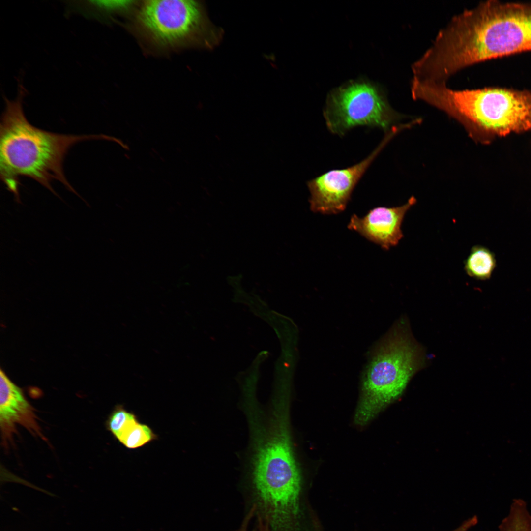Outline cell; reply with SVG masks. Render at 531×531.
I'll list each match as a JSON object with an SVG mask.
<instances>
[{
    "mask_svg": "<svg viewBox=\"0 0 531 531\" xmlns=\"http://www.w3.org/2000/svg\"><path fill=\"white\" fill-rule=\"evenodd\" d=\"M531 50V4L489 0L453 16L428 50L435 72L448 79L486 60Z\"/></svg>",
    "mask_w": 531,
    "mask_h": 531,
    "instance_id": "6da1fadb",
    "label": "cell"
},
{
    "mask_svg": "<svg viewBox=\"0 0 531 531\" xmlns=\"http://www.w3.org/2000/svg\"><path fill=\"white\" fill-rule=\"evenodd\" d=\"M252 393H246L240 405L249 432L244 472L256 499L273 507L288 506L300 499L302 486L289 396L279 392L262 405Z\"/></svg>",
    "mask_w": 531,
    "mask_h": 531,
    "instance_id": "7a4b0ae2",
    "label": "cell"
},
{
    "mask_svg": "<svg viewBox=\"0 0 531 531\" xmlns=\"http://www.w3.org/2000/svg\"><path fill=\"white\" fill-rule=\"evenodd\" d=\"M26 90L19 83L18 95L10 100L5 97V107L0 124V177L15 201L21 204L19 177L30 178L59 195L52 187L57 180L81 198L66 179L63 162L75 144L97 139L103 136L53 133L37 128L26 118L23 107Z\"/></svg>",
    "mask_w": 531,
    "mask_h": 531,
    "instance_id": "3957f363",
    "label": "cell"
},
{
    "mask_svg": "<svg viewBox=\"0 0 531 531\" xmlns=\"http://www.w3.org/2000/svg\"><path fill=\"white\" fill-rule=\"evenodd\" d=\"M420 97L459 121L472 138L483 143L531 129V92L527 90H456L445 82H429L421 87Z\"/></svg>",
    "mask_w": 531,
    "mask_h": 531,
    "instance_id": "277c9868",
    "label": "cell"
},
{
    "mask_svg": "<svg viewBox=\"0 0 531 531\" xmlns=\"http://www.w3.org/2000/svg\"><path fill=\"white\" fill-rule=\"evenodd\" d=\"M423 362L420 346L405 319L400 320L379 344L366 367L355 424L366 425L398 397Z\"/></svg>",
    "mask_w": 531,
    "mask_h": 531,
    "instance_id": "5b68a950",
    "label": "cell"
},
{
    "mask_svg": "<svg viewBox=\"0 0 531 531\" xmlns=\"http://www.w3.org/2000/svg\"><path fill=\"white\" fill-rule=\"evenodd\" d=\"M134 24L141 37L156 48L196 46L212 49L223 31L208 19L202 4L182 0H146L139 5Z\"/></svg>",
    "mask_w": 531,
    "mask_h": 531,
    "instance_id": "8992f818",
    "label": "cell"
},
{
    "mask_svg": "<svg viewBox=\"0 0 531 531\" xmlns=\"http://www.w3.org/2000/svg\"><path fill=\"white\" fill-rule=\"evenodd\" d=\"M323 115L328 130L341 136L359 126L391 130L399 116L381 87L365 79L349 81L330 91Z\"/></svg>",
    "mask_w": 531,
    "mask_h": 531,
    "instance_id": "52a82bcc",
    "label": "cell"
},
{
    "mask_svg": "<svg viewBox=\"0 0 531 531\" xmlns=\"http://www.w3.org/2000/svg\"><path fill=\"white\" fill-rule=\"evenodd\" d=\"M397 131L395 128L390 130L370 154L359 162L344 169L330 170L308 181L311 211L323 214L343 211L366 171Z\"/></svg>",
    "mask_w": 531,
    "mask_h": 531,
    "instance_id": "ba28073f",
    "label": "cell"
},
{
    "mask_svg": "<svg viewBox=\"0 0 531 531\" xmlns=\"http://www.w3.org/2000/svg\"><path fill=\"white\" fill-rule=\"evenodd\" d=\"M416 203L415 198L412 196L402 206L376 207L362 217L353 214L347 227L382 249L388 250L398 245L404 237L402 223L408 211Z\"/></svg>",
    "mask_w": 531,
    "mask_h": 531,
    "instance_id": "9c48e42d",
    "label": "cell"
},
{
    "mask_svg": "<svg viewBox=\"0 0 531 531\" xmlns=\"http://www.w3.org/2000/svg\"><path fill=\"white\" fill-rule=\"evenodd\" d=\"M0 425L4 442L11 441L17 425L32 435L45 439L32 406L22 390L1 369L0 372Z\"/></svg>",
    "mask_w": 531,
    "mask_h": 531,
    "instance_id": "30bf717a",
    "label": "cell"
},
{
    "mask_svg": "<svg viewBox=\"0 0 531 531\" xmlns=\"http://www.w3.org/2000/svg\"><path fill=\"white\" fill-rule=\"evenodd\" d=\"M496 265L494 253L486 247L476 245L472 247L464 261V270L471 277L486 280L491 277Z\"/></svg>",
    "mask_w": 531,
    "mask_h": 531,
    "instance_id": "8fae6325",
    "label": "cell"
},
{
    "mask_svg": "<svg viewBox=\"0 0 531 531\" xmlns=\"http://www.w3.org/2000/svg\"><path fill=\"white\" fill-rule=\"evenodd\" d=\"M70 1V7L88 16L111 14L127 10L135 4L133 0H88Z\"/></svg>",
    "mask_w": 531,
    "mask_h": 531,
    "instance_id": "7c38bea8",
    "label": "cell"
},
{
    "mask_svg": "<svg viewBox=\"0 0 531 531\" xmlns=\"http://www.w3.org/2000/svg\"><path fill=\"white\" fill-rule=\"evenodd\" d=\"M499 529L500 531H531V514L524 500L512 501L509 512L501 522Z\"/></svg>",
    "mask_w": 531,
    "mask_h": 531,
    "instance_id": "4fadbf2b",
    "label": "cell"
},
{
    "mask_svg": "<svg viewBox=\"0 0 531 531\" xmlns=\"http://www.w3.org/2000/svg\"><path fill=\"white\" fill-rule=\"evenodd\" d=\"M158 439L157 435L148 425L138 421L131 425L118 441L126 448L137 449Z\"/></svg>",
    "mask_w": 531,
    "mask_h": 531,
    "instance_id": "5bb4252c",
    "label": "cell"
},
{
    "mask_svg": "<svg viewBox=\"0 0 531 531\" xmlns=\"http://www.w3.org/2000/svg\"><path fill=\"white\" fill-rule=\"evenodd\" d=\"M139 421L137 416L127 411L122 405H116L109 415L106 428L118 441L133 423Z\"/></svg>",
    "mask_w": 531,
    "mask_h": 531,
    "instance_id": "9a60e30c",
    "label": "cell"
},
{
    "mask_svg": "<svg viewBox=\"0 0 531 531\" xmlns=\"http://www.w3.org/2000/svg\"><path fill=\"white\" fill-rule=\"evenodd\" d=\"M254 504L244 517L238 531H272L267 522L256 512Z\"/></svg>",
    "mask_w": 531,
    "mask_h": 531,
    "instance_id": "2e32d148",
    "label": "cell"
},
{
    "mask_svg": "<svg viewBox=\"0 0 531 531\" xmlns=\"http://www.w3.org/2000/svg\"><path fill=\"white\" fill-rule=\"evenodd\" d=\"M478 522V518L476 516L465 521L462 525L453 531H467L470 528L475 526Z\"/></svg>",
    "mask_w": 531,
    "mask_h": 531,
    "instance_id": "e0dca14e",
    "label": "cell"
}]
</instances>
